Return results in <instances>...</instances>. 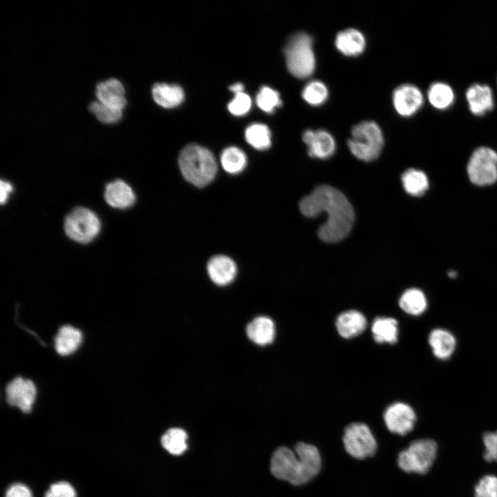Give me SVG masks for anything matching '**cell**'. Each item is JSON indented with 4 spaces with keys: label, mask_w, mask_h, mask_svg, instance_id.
Returning <instances> with one entry per match:
<instances>
[{
    "label": "cell",
    "mask_w": 497,
    "mask_h": 497,
    "mask_svg": "<svg viewBox=\"0 0 497 497\" xmlns=\"http://www.w3.org/2000/svg\"><path fill=\"white\" fill-rule=\"evenodd\" d=\"M299 207L308 217L327 214L326 222L318 230V237L325 242L343 240L352 228L355 219L352 205L342 192L331 186L316 187L300 200Z\"/></svg>",
    "instance_id": "6da1fadb"
},
{
    "label": "cell",
    "mask_w": 497,
    "mask_h": 497,
    "mask_svg": "<svg viewBox=\"0 0 497 497\" xmlns=\"http://www.w3.org/2000/svg\"><path fill=\"white\" fill-rule=\"evenodd\" d=\"M321 468L320 452L314 445L298 442L293 451L281 447L273 453L271 471L278 479L294 485L306 483L313 478Z\"/></svg>",
    "instance_id": "7a4b0ae2"
},
{
    "label": "cell",
    "mask_w": 497,
    "mask_h": 497,
    "mask_svg": "<svg viewBox=\"0 0 497 497\" xmlns=\"http://www.w3.org/2000/svg\"><path fill=\"white\" fill-rule=\"evenodd\" d=\"M179 166L184 177L197 187L209 184L217 170L213 153L197 144H189L182 149L179 156Z\"/></svg>",
    "instance_id": "3957f363"
},
{
    "label": "cell",
    "mask_w": 497,
    "mask_h": 497,
    "mask_svg": "<svg viewBox=\"0 0 497 497\" xmlns=\"http://www.w3.org/2000/svg\"><path fill=\"white\" fill-rule=\"evenodd\" d=\"M286 67L294 77H310L315 68L312 38L305 32L293 35L284 48Z\"/></svg>",
    "instance_id": "277c9868"
},
{
    "label": "cell",
    "mask_w": 497,
    "mask_h": 497,
    "mask_svg": "<svg viewBox=\"0 0 497 497\" xmlns=\"http://www.w3.org/2000/svg\"><path fill=\"white\" fill-rule=\"evenodd\" d=\"M347 144L357 159L371 162L377 159L382 151L384 144L382 130L374 121H362L353 127Z\"/></svg>",
    "instance_id": "5b68a950"
},
{
    "label": "cell",
    "mask_w": 497,
    "mask_h": 497,
    "mask_svg": "<svg viewBox=\"0 0 497 497\" xmlns=\"http://www.w3.org/2000/svg\"><path fill=\"white\" fill-rule=\"evenodd\" d=\"M436 442L429 438L413 441L398 456L399 467L407 473L424 474L433 465L437 454Z\"/></svg>",
    "instance_id": "8992f818"
},
{
    "label": "cell",
    "mask_w": 497,
    "mask_h": 497,
    "mask_svg": "<svg viewBox=\"0 0 497 497\" xmlns=\"http://www.w3.org/2000/svg\"><path fill=\"white\" fill-rule=\"evenodd\" d=\"M467 173L470 182L476 186L494 184L497 181V153L486 146L475 149L469 159Z\"/></svg>",
    "instance_id": "52a82bcc"
},
{
    "label": "cell",
    "mask_w": 497,
    "mask_h": 497,
    "mask_svg": "<svg viewBox=\"0 0 497 497\" xmlns=\"http://www.w3.org/2000/svg\"><path fill=\"white\" fill-rule=\"evenodd\" d=\"M64 229L66 235L74 241L88 243L98 235L100 221L90 210L78 207L67 215Z\"/></svg>",
    "instance_id": "ba28073f"
},
{
    "label": "cell",
    "mask_w": 497,
    "mask_h": 497,
    "mask_svg": "<svg viewBox=\"0 0 497 497\" xmlns=\"http://www.w3.org/2000/svg\"><path fill=\"white\" fill-rule=\"evenodd\" d=\"M343 442L347 453L357 459L373 456L377 448L376 440L371 431L362 422H353L347 426Z\"/></svg>",
    "instance_id": "9c48e42d"
},
{
    "label": "cell",
    "mask_w": 497,
    "mask_h": 497,
    "mask_svg": "<svg viewBox=\"0 0 497 497\" xmlns=\"http://www.w3.org/2000/svg\"><path fill=\"white\" fill-rule=\"evenodd\" d=\"M384 420L392 433L405 436L414 427L416 416L413 408L407 403L397 402L385 409Z\"/></svg>",
    "instance_id": "30bf717a"
},
{
    "label": "cell",
    "mask_w": 497,
    "mask_h": 497,
    "mask_svg": "<svg viewBox=\"0 0 497 497\" xmlns=\"http://www.w3.org/2000/svg\"><path fill=\"white\" fill-rule=\"evenodd\" d=\"M6 400L12 406L17 407L24 413L32 410L37 389L30 380L18 377L12 380L6 387Z\"/></svg>",
    "instance_id": "8fae6325"
},
{
    "label": "cell",
    "mask_w": 497,
    "mask_h": 497,
    "mask_svg": "<svg viewBox=\"0 0 497 497\" xmlns=\"http://www.w3.org/2000/svg\"><path fill=\"white\" fill-rule=\"evenodd\" d=\"M424 97L420 90L412 84L398 86L393 94V103L397 113L403 117L414 115L423 104Z\"/></svg>",
    "instance_id": "7c38bea8"
},
{
    "label": "cell",
    "mask_w": 497,
    "mask_h": 497,
    "mask_svg": "<svg viewBox=\"0 0 497 497\" xmlns=\"http://www.w3.org/2000/svg\"><path fill=\"white\" fill-rule=\"evenodd\" d=\"M302 139L308 147V155L311 157L327 159L335 150V142L332 135L324 130H306Z\"/></svg>",
    "instance_id": "4fadbf2b"
},
{
    "label": "cell",
    "mask_w": 497,
    "mask_h": 497,
    "mask_svg": "<svg viewBox=\"0 0 497 497\" xmlns=\"http://www.w3.org/2000/svg\"><path fill=\"white\" fill-rule=\"evenodd\" d=\"M466 100L470 112L476 116L484 115L494 106L491 88L486 84H474L467 90Z\"/></svg>",
    "instance_id": "5bb4252c"
},
{
    "label": "cell",
    "mask_w": 497,
    "mask_h": 497,
    "mask_svg": "<svg viewBox=\"0 0 497 497\" xmlns=\"http://www.w3.org/2000/svg\"><path fill=\"white\" fill-rule=\"evenodd\" d=\"M125 90L122 84L112 78L99 83L96 86V97L98 101L112 108L123 110L126 105L124 97Z\"/></svg>",
    "instance_id": "9a60e30c"
},
{
    "label": "cell",
    "mask_w": 497,
    "mask_h": 497,
    "mask_svg": "<svg viewBox=\"0 0 497 497\" xmlns=\"http://www.w3.org/2000/svg\"><path fill=\"white\" fill-rule=\"evenodd\" d=\"M211 280L219 286L231 283L236 276L237 266L232 259L225 255H215L207 264Z\"/></svg>",
    "instance_id": "2e32d148"
},
{
    "label": "cell",
    "mask_w": 497,
    "mask_h": 497,
    "mask_svg": "<svg viewBox=\"0 0 497 497\" xmlns=\"http://www.w3.org/2000/svg\"><path fill=\"white\" fill-rule=\"evenodd\" d=\"M335 326L339 335L349 339L359 335L364 331L367 320L360 311L349 310L338 315Z\"/></svg>",
    "instance_id": "e0dca14e"
},
{
    "label": "cell",
    "mask_w": 497,
    "mask_h": 497,
    "mask_svg": "<svg viewBox=\"0 0 497 497\" xmlns=\"http://www.w3.org/2000/svg\"><path fill=\"white\" fill-rule=\"evenodd\" d=\"M246 332L252 342L258 345L264 346L273 341L275 335V327L270 318L259 316L248 323Z\"/></svg>",
    "instance_id": "ac0fdd59"
},
{
    "label": "cell",
    "mask_w": 497,
    "mask_h": 497,
    "mask_svg": "<svg viewBox=\"0 0 497 497\" xmlns=\"http://www.w3.org/2000/svg\"><path fill=\"white\" fill-rule=\"evenodd\" d=\"M104 196L106 202L117 208H128L135 200L132 188L121 180L109 183L106 187Z\"/></svg>",
    "instance_id": "d6986e66"
},
{
    "label": "cell",
    "mask_w": 497,
    "mask_h": 497,
    "mask_svg": "<svg viewBox=\"0 0 497 497\" xmlns=\"http://www.w3.org/2000/svg\"><path fill=\"white\" fill-rule=\"evenodd\" d=\"M335 44L343 55L357 56L364 50L366 41L364 35L359 30L348 28L338 33Z\"/></svg>",
    "instance_id": "ffe728a7"
},
{
    "label": "cell",
    "mask_w": 497,
    "mask_h": 497,
    "mask_svg": "<svg viewBox=\"0 0 497 497\" xmlns=\"http://www.w3.org/2000/svg\"><path fill=\"white\" fill-rule=\"evenodd\" d=\"M429 344L433 355L440 360H447L454 353L456 340L454 335L444 329H435L429 335Z\"/></svg>",
    "instance_id": "44dd1931"
},
{
    "label": "cell",
    "mask_w": 497,
    "mask_h": 497,
    "mask_svg": "<svg viewBox=\"0 0 497 497\" xmlns=\"http://www.w3.org/2000/svg\"><path fill=\"white\" fill-rule=\"evenodd\" d=\"M81 332L70 325L61 327L55 338L56 351L61 355H68L77 350L82 342Z\"/></svg>",
    "instance_id": "7402d4cb"
},
{
    "label": "cell",
    "mask_w": 497,
    "mask_h": 497,
    "mask_svg": "<svg viewBox=\"0 0 497 497\" xmlns=\"http://www.w3.org/2000/svg\"><path fill=\"white\" fill-rule=\"evenodd\" d=\"M152 95L157 104L166 108L179 106L184 98V92L179 86L164 83L155 84Z\"/></svg>",
    "instance_id": "603a6c76"
},
{
    "label": "cell",
    "mask_w": 497,
    "mask_h": 497,
    "mask_svg": "<svg viewBox=\"0 0 497 497\" xmlns=\"http://www.w3.org/2000/svg\"><path fill=\"white\" fill-rule=\"evenodd\" d=\"M371 331L376 342L394 344L398 337V322L393 318L378 317L372 323Z\"/></svg>",
    "instance_id": "cb8c5ba5"
},
{
    "label": "cell",
    "mask_w": 497,
    "mask_h": 497,
    "mask_svg": "<svg viewBox=\"0 0 497 497\" xmlns=\"http://www.w3.org/2000/svg\"><path fill=\"white\" fill-rule=\"evenodd\" d=\"M427 98L433 108L443 110L451 106L455 99V94L447 84L434 82L429 88Z\"/></svg>",
    "instance_id": "d4e9b609"
},
{
    "label": "cell",
    "mask_w": 497,
    "mask_h": 497,
    "mask_svg": "<svg viewBox=\"0 0 497 497\" xmlns=\"http://www.w3.org/2000/svg\"><path fill=\"white\" fill-rule=\"evenodd\" d=\"M399 306L407 314L419 315L426 310L427 300L420 289L410 288L404 291L400 296Z\"/></svg>",
    "instance_id": "484cf974"
},
{
    "label": "cell",
    "mask_w": 497,
    "mask_h": 497,
    "mask_svg": "<svg viewBox=\"0 0 497 497\" xmlns=\"http://www.w3.org/2000/svg\"><path fill=\"white\" fill-rule=\"evenodd\" d=\"M401 179L405 191L415 197L425 194L429 186L427 175L423 171L416 168L406 170L402 173Z\"/></svg>",
    "instance_id": "4316f807"
},
{
    "label": "cell",
    "mask_w": 497,
    "mask_h": 497,
    "mask_svg": "<svg viewBox=\"0 0 497 497\" xmlns=\"http://www.w3.org/2000/svg\"><path fill=\"white\" fill-rule=\"evenodd\" d=\"M186 432L180 428H170L162 436L161 443L170 454L175 456L182 454L187 449Z\"/></svg>",
    "instance_id": "83f0119b"
},
{
    "label": "cell",
    "mask_w": 497,
    "mask_h": 497,
    "mask_svg": "<svg viewBox=\"0 0 497 497\" xmlns=\"http://www.w3.org/2000/svg\"><path fill=\"white\" fill-rule=\"evenodd\" d=\"M220 160L223 168L231 174H237L242 171L247 163L245 153L235 146L224 149L222 153Z\"/></svg>",
    "instance_id": "f1b7e54d"
},
{
    "label": "cell",
    "mask_w": 497,
    "mask_h": 497,
    "mask_svg": "<svg viewBox=\"0 0 497 497\" xmlns=\"http://www.w3.org/2000/svg\"><path fill=\"white\" fill-rule=\"evenodd\" d=\"M246 142L258 150L268 149L271 144V131L267 126L255 123L250 125L245 130Z\"/></svg>",
    "instance_id": "f546056e"
},
{
    "label": "cell",
    "mask_w": 497,
    "mask_h": 497,
    "mask_svg": "<svg viewBox=\"0 0 497 497\" xmlns=\"http://www.w3.org/2000/svg\"><path fill=\"white\" fill-rule=\"evenodd\" d=\"M302 96L309 104L319 106L324 104L328 97V90L320 81H311L304 88Z\"/></svg>",
    "instance_id": "4dcf8cb0"
},
{
    "label": "cell",
    "mask_w": 497,
    "mask_h": 497,
    "mask_svg": "<svg viewBox=\"0 0 497 497\" xmlns=\"http://www.w3.org/2000/svg\"><path fill=\"white\" fill-rule=\"evenodd\" d=\"M256 102L262 110L271 113L282 105L280 94L275 90L263 86L257 95Z\"/></svg>",
    "instance_id": "1f68e13d"
},
{
    "label": "cell",
    "mask_w": 497,
    "mask_h": 497,
    "mask_svg": "<svg viewBox=\"0 0 497 497\" xmlns=\"http://www.w3.org/2000/svg\"><path fill=\"white\" fill-rule=\"evenodd\" d=\"M89 110L102 123L113 124L119 121L122 110L112 108L99 101H93L89 105Z\"/></svg>",
    "instance_id": "d6a6232c"
},
{
    "label": "cell",
    "mask_w": 497,
    "mask_h": 497,
    "mask_svg": "<svg viewBox=\"0 0 497 497\" xmlns=\"http://www.w3.org/2000/svg\"><path fill=\"white\" fill-rule=\"evenodd\" d=\"M475 497H497V476L483 477L475 487Z\"/></svg>",
    "instance_id": "836d02e7"
},
{
    "label": "cell",
    "mask_w": 497,
    "mask_h": 497,
    "mask_svg": "<svg viewBox=\"0 0 497 497\" xmlns=\"http://www.w3.org/2000/svg\"><path fill=\"white\" fill-rule=\"evenodd\" d=\"M251 106V98L244 92L235 94L233 99L228 104V110L235 115L246 114L250 110Z\"/></svg>",
    "instance_id": "e575fe53"
},
{
    "label": "cell",
    "mask_w": 497,
    "mask_h": 497,
    "mask_svg": "<svg viewBox=\"0 0 497 497\" xmlns=\"http://www.w3.org/2000/svg\"><path fill=\"white\" fill-rule=\"evenodd\" d=\"M483 440L485 449V460L487 462H497V431L485 433Z\"/></svg>",
    "instance_id": "d590c367"
},
{
    "label": "cell",
    "mask_w": 497,
    "mask_h": 497,
    "mask_svg": "<svg viewBox=\"0 0 497 497\" xmlns=\"http://www.w3.org/2000/svg\"><path fill=\"white\" fill-rule=\"evenodd\" d=\"M45 497H77V494L70 483L60 481L49 487L45 494Z\"/></svg>",
    "instance_id": "8d00e7d4"
},
{
    "label": "cell",
    "mask_w": 497,
    "mask_h": 497,
    "mask_svg": "<svg viewBox=\"0 0 497 497\" xmlns=\"http://www.w3.org/2000/svg\"><path fill=\"white\" fill-rule=\"evenodd\" d=\"M5 497H33L30 489L23 484L15 483L6 491Z\"/></svg>",
    "instance_id": "74e56055"
},
{
    "label": "cell",
    "mask_w": 497,
    "mask_h": 497,
    "mask_svg": "<svg viewBox=\"0 0 497 497\" xmlns=\"http://www.w3.org/2000/svg\"><path fill=\"white\" fill-rule=\"evenodd\" d=\"M12 190V185L8 182L4 181H1V197H0V201L1 204H3L6 202L9 194Z\"/></svg>",
    "instance_id": "f35d334b"
},
{
    "label": "cell",
    "mask_w": 497,
    "mask_h": 497,
    "mask_svg": "<svg viewBox=\"0 0 497 497\" xmlns=\"http://www.w3.org/2000/svg\"><path fill=\"white\" fill-rule=\"evenodd\" d=\"M229 89L231 91H233V92H235V94H238L240 92H243L242 91L244 90V86L241 83H236V84L232 85L231 86H230Z\"/></svg>",
    "instance_id": "ab89813d"
},
{
    "label": "cell",
    "mask_w": 497,
    "mask_h": 497,
    "mask_svg": "<svg viewBox=\"0 0 497 497\" xmlns=\"http://www.w3.org/2000/svg\"><path fill=\"white\" fill-rule=\"evenodd\" d=\"M457 275V273L455 271H450L448 272V276L451 278H454Z\"/></svg>",
    "instance_id": "60d3db41"
}]
</instances>
